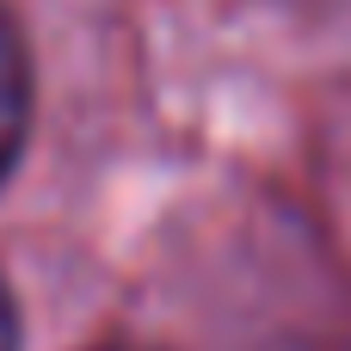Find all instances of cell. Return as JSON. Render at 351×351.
Listing matches in <instances>:
<instances>
[{
  "label": "cell",
  "instance_id": "obj_2",
  "mask_svg": "<svg viewBox=\"0 0 351 351\" xmlns=\"http://www.w3.org/2000/svg\"><path fill=\"white\" fill-rule=\"evenodd\" d=\"M0 351H19V308L6 296V284H0Z\"/></svg>",
  "mask_w": 351,
  "mask_h": 351
},
{
  "label": "cell",
  "instance_id": "obj_1",
  "mask_svg": "<svg viewBox=\"0 0 351 351\" xmlns=\"http://www.w3.org/2000/svg\"><path fill=\"white\" fill-rule=\"evenodd\" d=\"M25 142H31V56L12 19L0 12V185L12 179Z\"/></svg>",
  "mask_w": 351,
  "mask_h": 351
}]
</instances>
